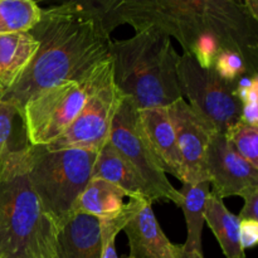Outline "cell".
Returning a JSON list of instances; mask_svg holds the SVG:
<instances>
[{"label":"cell","instance_id":"6da1fadb","mask_svg":"<svg viewBox=\"0 0 258 258\" xmlns=\"http://www.w3.org/2000/svg\"><path fill=\"white\" fill-rule=\"evenodd\" d=\"M29 32L38 42L37 52L0 100L18 113L37 93L82 80L110 58L111 34L92 10L73 0L40 10Z\"/></svg>","mask_w":258,"mask_h":258},{"label":"cell","instance_id":"7a4b0ae2","mask_svg":"<svg viewBox=\"0 0 258 258\" xmlns=\"http://www.w3.org/2000/svg\"><path fill=\"white\" fill-rule=\"evenodd\" d=\"M179 55L171 38L153 29L112 40L113 82L138 110L168 107L183 97L176 75Z\"/></svg>","mask_w":258,"mask_h":258},{"label":"cell","instance_id":"3957f363","mask_svg":"<svg viewBox=\"0 0 258 258\" xmlns=\"http://www.w3.org/2000/svg\"><path fill=\"white\" fill-rule=\"evenodd\" d=\"M29 143L0 168V258H53L55 226L28 176Z\"/></svg>","mask_w":258,"mask_h":258},{"label":"cell","instance_id":"277c9868","mask_svg":"<svg viewBox=\"0 0 258 258\" xmlns=\"http://www.w3.org/2000/svg\"><path fill=\"white\" fill-rule=\"evenodd\" d=\"M97 153L85 149H28V176L44 213L57 227L72 213L73 206L92 178Z\"/></svg>","mask_w":258,"mask_h":258},{"label":"cell","instance_id":"5b68a950","mask_svg":"<svg viewBox=\"0 0 258 258\" xmlns=\"http://www.w3.org/2000/svg\"><path fill=\"white\" fill-rule=\"evenodd\" d=\"M111 67L110 57L87 77L59 83L28 100L19 113L28 143L45 146L57 140L75 121L91 92Z\"/></svg>","mask_w":258,"mask_h":258},{"label":"cell","instance_id":"8992f818","mask_svg":"<svg viewBox=\"0 0 258 258\" xmlns=\"http://www.w3.org/2000/svg\"><path fill=\"white\" fill-rule=\"evenodd\" d=\"M189 22L198 42L216 39L222 50H232L243 58L249 73L258 70V22L241 0H184Z\"/></svg>","mask_w":258,"mask_h":258},{"label":"cell","instance_id":"52a82bcc","mask_svg":"<svg viewBox=\"0 0 258 258\" xmlns=\"http://www.w3.org/2000/svg\"><path fill=\"white\" fill-rule=\"evenodd\" d=\"M176 75L181 96L214 130L226 134L241 120L242 103L236 95L238 80H224L214 67H202L188 52L179 55Z\"/></svg>","mask_w":258,"mask_h":258},{"label":"cell","instance_id":"ba28073f","mask_svg":"<svg viewBox=\"0 0 258 258\" xmlns=\"http://www.w3.org/2000/svg\"><path fill=\"white\" fill-rule=\"evenodd\" d=\"M108 143L130 163L150 193L153 202H173L178 207L181 194L168 180L166 173L146 140L140 121L139 110L133 102L123 97L112 121Z\"/></svg>","mask_w":258,"mask_h":258},{"label":"cell","instance_id":"9c48e42d","mask_svg":"<svg viewBox=\"0 0 258 258\" xmlns=\"http://www.w3.org/2000/svg\"><path fill=\"white\" fill-rule=\"evenodd\" d=\"M123 96L113 82L112 67L106 72L70 127L49 145L52 150L85 149L98 153L108 143L111 126Z\"/></svg>","mask_w":258,"mask_h":258},{"label":"cell","instance_id":"30bf717a","mask_svg":"<svg viewBox=\"0 0 258 258\" xmlns=\"http://www.w3.org/2000/svg\"><path fill=\"white\" fill-rule=\"evenodd\" d=\"M176 136L181 163L183 184H197L208 180L207 149L216 130L188 105L184 97L166 107ZM209 181V180H208Z\"/></svg>","mask_w":258,"mask_h":258},{"label":"cell","instance_id":"8fae6325","mask_svg":"<svg viewBox=\"0 0 258 258\" xmlns=\"http://www.w3.org/2000/svg\"><path fill=\"white\" fill-rule=\"evenodd\" d=\"M207 175L218 198L242 197L258 188V168L242 158L227 140L226 135L214 131L207 149Z\"/></svg>","mask_w":258,"mask_h":258},{"label":"cell","instance_id":"7c38bea8","mask_svg":"<svg viewBox=\"0 0 258 258\" xmlns=\"http://www.w3.org/2000/svg\"><path fill=\"white\" fill-rule=\"evenodd\" d=\"M122 231L130 247V258H178L173 244L161 229L153 211V202L144 197L130 198L123 206Z\"/></svg>","mask_w":258,"mask_h":258},{"label":"cell","instance_id":"4fadbf2b","mask_svg":"<svg viewBox=\"0 0 258 258\" xmlns=\"http://www.w3.org/2000/svg\"><path fill=\"white\" fill-rule=\"evenodd\" d=\"M92 10L108 34L127 24L135 32L151 29L169 0H73Z\"/></svg>","mask_w":258,"mask_h":258},{"label":"cell","instance_id":"5bb4252c","mask_svg":"<svg viewBox=\"0 0 258 258\" xmlns=\"http://www.w3.org/2000/svg\"><path fill=\"white\" fill-rule=\"evenodd\" d=\"M101 221L85 213H72L57 227L53 258H101Z\"/></svg>","mask_w":258,"mask_h":258},{"label":"cell","instance_id":"9a60e30c","mask_svg":"<svg viewBox=\"0 0 258 258\" xmlns=\"http://www.w3.org/2000/svg\"><path fill=\"white\" fill-rule=\"evenodd\" d=\"M139 121L146 140L165 173L183 183V163L173 123L166 107L139 110Z\"/></svg>","mask_w":258,"mask_h":258},{"label":"cell","instance_id":"2e32d148","mask_svg":"<svg viewBox=\"0 0 258 258\" xmlns=\"http://www.w3.org/2000/svg\"><path fill=\"white\" fill-rule=\"evenodd\" d=\"M91 179H102L113 184L120 188L128 198L144 197L151 201L150 193L140 176L136 174L130 163L110 143L103 145L97 153Z\"/></svg>","mask_w":258,"mask_h":258},{"label":"cell","instance_id":"e0dca14e","mask_svg":"<svg viewBox=\"0 0 258 258\" xmlns=\"http://www.w3.org/2000/svg\"><path fill=\"white\" fill-rule=\"evenodd\" d=\"M204 222L213 232L226 258H244L246 253L239 239L238 216L228 211L223 199L209 193L204 212Z\"/></svg>","mask_w":258,"mask_h":258},{"label":"cell","instance_id":"ac0fdd59","mask_svg":"<svg viewBox=\"0 0 258 258\" xmlns=\"http://www.w3.org/2000/svg\"><path fill=\"white\" fill-rule=\"evenodd\" d=\"M38 49L30 32L0 34V85L7 90L14 83Z\"/></svg>","mask_w":258,"mask_h":258},{"label":"cell","instance_id":"d6986e66","mask_svg":"<svg viewBox=\"0 0 258 258\" xmlns=\"http://www.w3.org/2000/svg\"><path fill=\"white\" fill-rule=\"evenodd\" d=\"M126 194L102 179H91L73 206L72 213H85L98 219H111L122 211ZM71 213V214H72Z\"/></svg>","mask_w":258,"mask_h":258},{"label":"cell","instance_id":"ffe728a7","mask_svg":"<svg viewBox=\"0 0 258 258\" xmlns=\"http://www.w3.org/2000/svg\"><path fill=\"white\" fill-rule=\"evenodd\" d=\"M181 203L186 223V241L181 244L185 251H202V233L204 226V212L206 203L211 193V183L208 180L197 184L184 183L180 190Z\"/></svg>","mask_w":258,"mask_h":258},{"label":"cell","instance_id":"44dd1931","mask_svg":"<svg viewBox=\"0 0 258 258\" xmlns=\"http://www.w3.org/2000/svg\"><path fill=\"white\" fill-rule=\"evenodd\" d=\"M40 10L33 0H0V34L29 32L39 20Z\"/></svg>","mask_w":258,"mask_h":258},{"label":"cell","instance_id":"7402d4cb","mask_svg":"<svg viewBox=\"0 0 258 258\" xmlns=\"http://www.w3.org/2000/svg\"><path fill=\"white\" fill-rule=\"evenodd\" d=\"M224 135L242 158L258 168V127L239 120Z\"/></svg>","mask_w":258,"mask_h":258},{"label":"cell","instance_id":"603a6c76","mask_svg":"<svg viewBox=\"0 0 258 258\" xmlns=\"http://www.w3.org/2000/svg\"><path fill=\"white\" fill-rule=\"evenodd\" d=\"M17 117H19V113L12 105L0 102V168L15 149L27 144L24 143L17 146V144L13 140V138H14V123Z\"/></svg>","mask_w":258,"mask_h":258},{"label":"cell","instance_id":"cb8c5ba5","mask_svg":"<svg viewBox=\"0 0 258 258\" xmlns=\"http://www.w3.org/2000/svg\"><path fill=\"white\" fill-rule=\"evenodd\" d=\"M214 70L224 80L234 82L243 76H251L243 58L232 50H222L216 58Z\"/></svg>","mask_w":258,"mask_h":258},{"label":"cell","instance_id":"d4e9b609","mask_svg":"<svg viewBox=\"0 0 258 258\" xmlns=\"http://www.w3.org/2000/svg\"><path fill=\"white\" fill-rule=\"evenodd\" d=\"M123 222H125L123 208L121 213L115 218L101 221V232H102V254H101V258H130L128 256H118L115 247L116 237L122 231Z\"/></svg>","mask_w":258,"mask_h":258},{"label":"cell","instance_id":"484cf974","mask_svg":"<svg viewBox=\"0 0 258 258\" xmlns=\"http://www.w3.org/2000/svg\"><path fill=\"white\" fill-rule=\"evenodd\" d=\"M239 239L242 248L246 251L253 248L258 243V222L252 219H243L239 223Z\"/></svg>","mask_w":258,"mask_h":258},{"label":"cell","instance_id":"4316f807","mask_svg":"<svg viewBox=\"0 0 258 258\" xmlns=\"http://www.w3.org/2000/svg\"><path fill=\"white\" fill-rule=\"evenodd\" d=\"M242 198L244 199V204L241 213L238 214V218L241 221L252 219L258 222V188L248 190L244 196H242Z\"/></svg>","mask_w":258,"mask_h":258},{"label":"cell","instance_id":"83f0119b","mask_svg":"<svg viewBox=\"0 0 258 258\" xmlns=\"http://www.w3.org/2000/svg\"><path fill=\"white\" fill-rule=\"evenodd\" d=\"M241 2L247 9V12L251 14V17L258 22V0H241Z\"/></svg>","mask_w":258,"mask_h":258},{"label":"cell","instance_id":"f1b7e54d","mask_svg":"<svg viewBox=\"0 0 258 258\" xmlns=\"http://www.w3.org/2000/svg\"><path fill=\"white\" fill-rule=\"evenodd\" d=\"M176 257L178 258H204L203 253L196 251H185L181 247V244H178V252H176Z\"/></svg>","mask_w":258,"mask_h":258},{"label":"cell","instance_id":"f546056e","mask_svg":"<svg viewBox=\"0 0 258 258\" xmlns=\"http://www.w3.org/2000/svg\"><path fill=\"white\" fill-rule=\"evenodd\" d=\"M4 91H5V88L3 87L2 85H0V100H2V97H3V95H4Z\"/></svg>","mask_w":258,"mask_h":258},{"label":"cell","instance_id":"4dcf8cb0","mask_svg":"<svg viewBox=\"0 0 258 258\" xmlns=\"http://www.w3.org/2000/svg\"><path fill=\"white\" fill-rule=\"evenodd\" d=\"M33 2H34V3H37V4H39V3H42V2H45V0H33Z\"/></svg>","mask_w":258,"mask_h":258}]
</instances>
